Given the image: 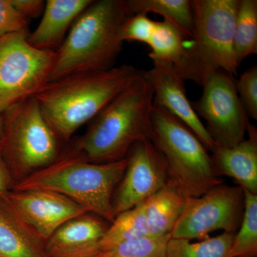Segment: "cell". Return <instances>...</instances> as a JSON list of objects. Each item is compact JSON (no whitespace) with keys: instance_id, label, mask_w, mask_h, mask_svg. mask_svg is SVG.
I'll list each match as a JSON object with an SVG mask.
<instances>
[{"instance_id":"1","label":"cell","mask_w":257,"mask_h":257,"mask_svg":"<svg viewBox=\"0 0 257 257\" xmlns=\"http://www.w3.org/2000/svg\"><path fill=\"white\" fill-rule=\"evenodd\" d=\"M143 72L123 64L101 72L71 74L47 83L34 96L60 141L68 142Z\"/></svg>"},{"instance_id":"2","label":"cell","mask_w":257,"mask_h":257,"mask_svg":"<svg viewBox=\"0 0 257 257\" xmlns=\"http://www.w3.org/2000/svg\"><path fill=\"white\" fill-rule=\"evenodd\" d=\"M152 107L153 89L144 71L96 115L67 153L92 163L122 160L135 143L150 138Z\"/></svg>"},{"instance_id":"3","label":"cell","mask_w":257,"mask_h":257,"mask_svg":"<svg viewBox=\"0 0 257 257\" xmlns=\"http://www.w3.org/2000/svg\"><path fill=\"white\" fill-rule=\"evenodd\" d=\"M131 15L126 0L92 1L76 19L55 51L48 82L71 74L114 67L124 43L121 28Z\"/></svg>"},{"instance_id":"4","label":"cell","mask_w":257,"mask_h":257,"mask_svg":"<svg viewBox=\"0 0 257 257\" xmlns=\"http://www.w3.org/2000/svg\"><path fill=\"white\" fill-rule=\"evenodd\" d=\"M126 157L109 163H92L66 153L53 163L19 181L11 190L43 189L60 193L112 223L113 193L121 182L126 166Z\"/></svg>"},{"instance_id":"5","label":"cell","mask_w":257,"mask_h":257,"mask_svg":"<svg viewBox=\"0 0 257 257\" xmlns=\"http://www.w3.org/2000/svg\"><path fill=\"white\" fill-rule=\"evenodd\" d=\"M239 0H192L194 30L175 68L182 78L204 85L211 74L224 71L235 77L234 32Z\"/></svg>"},{"instance_id":"6","label":"cell","mask_w":257,"mask_h":257,"mask_svg":"<svg viewBox=\"0 0 257 257\" xmlns=\"http://www.w3.org/2000/svg\"><path fill=\"white\" fill-rule=\"evenodd\" d=\"M150 140L165 158L169 179L187 198L200 197L221 184L209 150L178 118L153 106Z\"/></svg>"},{"instance_id":"7","label":"cell","mask_w":257,"mask_h":257,"mask_svg":"<svg viewBox=\"0 0 257 257\" xmlns=\"http://www.w3.org/2000/svg\"><path fill=\"white\" fill-rule=\"evenodd\" d=\"M3 116L4 138L0 152L13 179L22 180L60 157V140L35 96L11 106Z\"/></svg>"},{"instance_id":"8","label":"cell","mask_w":257,"mask_h":257,"mask_svg":"<svg viewBox=\"0 0 257 257\" xmlns=\"http://www.w3.org/2000/svg\"><path fill=\"white\" fill-rule=\"evenodd\" d=\"M28 33L0 39V113L34 96L48 82L55 51L42 50L28 42Z\"/></svg>"},{"instance_id":"9","label":"cell","mask_w":257,"mask_h":257,"mask_svg":"<svg viewBox=\"0 0 257 257\" xmlns=\"http://www.w3.org/2000/svg\"><path fill=\"white\" fill-rule=\"evenodd\" d=\"M235 78L224 71H218L204 83L203 92L193 109L205 120L206 130L215 146L233 147L245 139L249 121L240 101Z\"/></svg>"},{"instance_id":"10","label":"cell","mask_w":257,"mask_h":257,"mask_svg":"<svg viewBox=\"0 0 257 257\" xmlns=\"http://www.w3.org/2000/svg\"><path fill=\"white\" fill-rule=\"evenodd\" d=\"M243 204V192L239 186L219 184L200 197L188 198L171 236L202 241L216 230L234 232Z\"/></svg>"},{"instance_id":"11","label":"cell","mask_w":257,"mask_h":257,"mask_svg":"<svg viewBox=\"0 0 257 257\" xmlns=\"http://www.w3.org/2000/svg\"><path fill=\"white\" fill-rule=\"evenodd\" d=\"M126 158L127 166L113 199L116 216L137 207L156 194L169 179L165 158L150 138L135 143Z\"/></svg>"},{"instance_id":"12","label":"cell","mask_w":257,"mask_h":257,"mask_svg":"<svg viewBox=\"0 0 257 257\" xmlns=\"http://www.w3.org/2000/svg\"><path fill=\"white\" fill-rule=\"evenodd\" d=\"M4 197L45 243L62 225L88 213L77 202L52 191L10 190Z\"/></svg>"},{"instance_id":"13","label":"cell","mask_w":257,"mask_h":257,"mask_svg":"<svg viewBox=\"0 0 257 257\" xmlns=\"http://www.w3.org/2000/svg\"><path fill=\"white\" fill-rule=\"evenodd\" d=\"M153 89V106L162 108L178 118L197 135L204 147L211 151L214 141L193 109L187 97L184 80L173 64L153 62V67L145 71Z\"/></svg>"},{"instance_id":"14","label":"cell","mask_w":257,"mask_h":257,"mask_svg":"<svg viewBox=\"0 0 257 257\" xmlns=\"http://www.w3.org/2000/svg\"><path fill=\"white\" fill-rule=\"evenodd\" d=\"M104 222L87 214L67 221L45 243L47 257H96L106 230Z\"/></svg>"},{"instance_id":"15","label":"cell","mask_w":257,"mask_h":257,"mask_svg":"<svg viewBox=\"0 0 257 257\" xmlns=\"http://www.w3.org/2000/svg\"><path fill=\"white\" fill-rule=\"evenodd\" d=\"M248 138L233 147L214 146L211 160L216 175L233 178L239 187L257 194V130L248 124Z\"/></svg>"},{"instance_id":"16","label":"cell","mask_w":257,"mask_h":257,"mask_svg":"<svg viewBox=\"0 0 257 257\" xmlns=\"http://www.w3.org/2000/svg\"><path fill=\"white\" fill-rule=\"evenodd\" d=\"M92 0H48L45 2L42 20L35 31L29 34L32 47L42 50L57 51L76 19Z\"/></svg>"},{"instance_id":"17","label":"cell","mask_w":257,"mask_h":257,"mask_svg":"<svg viewBox=\"0 0 257 257\" xmlns=\"http://www.w3.org/2000/svg\"><path fill=\"white\" fill-rule=\"evenodd\" d=\"M45 242L0 197V257H47Z\"/></svg>"},{"instance_id":"18","label":"cell","mask_w":257,"mask_h":257,"mask_svg":"<svg viewBox=\"0 0 257 257\" xmlns=\"http://www.w3.org/2000/svg\"><path fill=\"white\" fill-rule=\"evenodd\" d=\"M188 198L169 179L156 194L142 203L151 237L170 234Z\"/></svg>"},{"instance_id":"19","label":"cell","mask_w":257,"mask_h":257,"mask_svg":"<svg viewBox=\"0 0 257 257\" xmlns=\"http://www.w3.org/2000/svg\"><path fill=\"white\" fill-rule=\"evenodd\" d=\"M132 15L155 13L177 27L188 38L194 30L192 0H126Z\"/></svg>"},{"instance_id":"20","label":"cell","mask_w":257,"mask_h":257,"mask_svg":"<svg viewBox=\"0 0 257 257\" xmlns=\"http://www.w3.org/2000/svg\"><path fill=\"white\" fill-rule=\"evenodd\" d=\"M151 237L143 204L118 214L99 242V249H107L128 240Z\"/></svg>"},{"instance_id":"21","label":"cell","mask_w":257,"mask_h":257,"mask_svg":"<svg viewBox=\"0 0 257 257\" xmlns=\"http://www.w3.org/2000/svg\"><path fill=\"white\" fill-rule=\"evenodd\" d=\"M188 37L174 24L164 20L155 21V29L147 45L151 49L149 57L152 62H163L175 66L183 55Z\"/></svg>"},{"instance_id":"22","label":"cell","mask_w":257,"mask_h":257,"mask_svg":"<svg viewBox=\"0 0 257 257\" xmlns=\"http://www.w3.org/2000/svg\"><path fill=\"white\" fill-rule=\"evenodd\" d=\"M234 51L240 65L257 54V1L239 0L234 32Z\"/></svg>"},{"instance_id":"23","label":"cell","mask_w":257,"mask_h":257,"mask_svg":"<svg viewBox=\"0 0 257 257\" xmlns=\"http://www.w3.org/2000/svg\"><path fill=\"white\" fill-rule=\"evenodd\" d=\"M234 232L224 231L200 242L171 238L167 246V257H229Z\"/></svg>"},{"instance_id":"24","label":"cell","mask_w":257,"mask_h":257,"mask_svg":"<svg viewBox=\"0 0 257 257\" xmlns=\"http://www.w3.org/2000/svg\"><path fill=\"white\" fill-rule=\"evenodd\" d=\"M243 192L242 221L239 232L235 234L229 257L256 256L257 255V194L246 189H243Z\"/></svg>"},{"instance_id":"25","label":"cell","mask_w":257,"mask_h":257,"mask_svg":"<svg viewBox=\"0 0 257 257\" xmlns=\"http://www.w3.org/2000/svg\"><path fill=\"white\" fill-rule=\"evenodd\" d=\"M170 234L158 237L128 240L99 251L96 257H167Z\"/></svg>"},{"instance_id":"26","label":"cell","mask_w":257,"mask_h":257,"mask_svg":"<svg viewBox=\"0 0 257 257\" xmlns=\"http://www.w3.org/2000/svg\"><path fill=\"white\" fill-rule=\"evenodd\" d=\"M236 92L248 117L257 119V67L253 66L235 82Z\"/></svg>"},{"instance_id":"27","label":"cell","mask_w":257,"mask_h":257,"mask_svg":"<svg viewBox=\"0 0 257 257\" xmlns=\"http://www.w3.org/2000/svg\"><path fill=\"white\" fill-rule=\"evenodd\" d=\"M155 25V21L149 18L146 13L131 15L121 28V40L143 42L147 45L153 33Z\"/></svg>"},{"instance_id":"28","label":"cell","mask_w":257,"mask_h":257,"mask_svg":"<svg viewBox=\"0 0 257 257\" xmlns=\"http://www.w3.org/2000/svg\"><path fill=\"white\" fill-rule=\"evenodd\" d=\"M28 20L15 8L12 0H0V39L10 34L28 33Z\"/></svg>"},{"instance_id":"29","label":"cell","mask_w":257,"mask_h":257,"mask_svg":"<svg viewBox=\"0 0 257 257\" xmlns=\"http://www.w3.org/2000/svg\"><path fill=\"white\" fill-rule=\"evenodd\" d=\"M19 13L27 20L36 18L43 14L45 2L41 0H12Z\"/></svg>"},{"instance_id":"30","label":"cell","mask_w":257,"mask_h":257,"mask_svg":"<svg viewBox=\"0 0 257 257\" xmlns=\"http://www.w3.org/2000/svg\"><path fill=\"white\" fill-rule=\"evenodd\" d=\"M13 185V179L0 152V197H4L11 190Z\"/></svg>"},{"instance_id":"31","label":"cell","mask_w":257,"mask_h":257,"mask_svg":"<svg viewBox=\"0 0 257 257\" xmlns=\"http://www.w3.org/2000/svg\"><path fill=\"white\" fill-rule=\"evenodd\" d=\"M3 138H4V119L2 113H0V145L3 143Z\"/></svg>"},{"instance_id":"32","label":"cell","mask_w":257,"mask_h":257,"mask_svg":"<svg viewBox=\"0 0 257 257\" xmlns=\"http://www.w3.org/2000/svg\"><path fill=\"white\" fill-rule=\"evenodd\" d=\"M249 257H256V256H249Z\"/></svg>"}]
</instances>
